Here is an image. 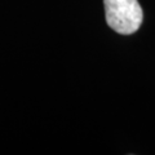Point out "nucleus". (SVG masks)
I'll use <instances>...</instances> for the list:
<instances>
[{"label":"nucleus","mask_w":155,"mask_h":155,"mask_svg":"<svg viewBox=\"0 0 155 155\" xmlns=\"http://www.w3.org/2000/svg\"><path fill=\"white\" fill-rule=\"evenodd\" d=\"M106 22L114 31L130 35L140 28L143 12L137 0H104Z\"/></svg>","instance_id":"obj_1"}]
</instances>
